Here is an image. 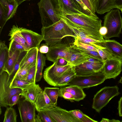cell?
<instances>
[{
    "label": "cell",
    "instance_id": "cell-1",
    "mask_svg": "<svg viewBox=\"0 0 122 122\" xmlns=\"http://www.w3.org/2000/svg\"><path fill=\"white\" fill-rule=\"evenodd\" d=\"M58 16L67 25L74 26L82 31L92 38L100 41L105 39L100 34L102 20L99 18L85 14H59Z\"/></svg>",
    "mask_w": 122,
    "mask_h": 122
},
{
    "label": "cell",
    "instance_id": "cell-2",
    "mask_svg": "<svg viewBox=\"0 0 122 122\" xmlns=\"http://www.w3.org/2000/svg\"><path fill=\"white\" fill-rule=\"evenodd\" d=\"M41 31L43 40L49 46L61 41L67 37L74 38L76 37L72 31L61 19L49 26L42 27Z\"/></svg>",
    "mask_w": 122,
    "mask_h": 122
},
{
    "label": "cell",
    "instance_id": "cell-3",
    "mask_svg": "<svg viewBox=\"0 0 122 122\" xmlns=\"http://www.w3.org/2000/svg\"><path fill=\"white\" fill-rule=\"evenodd\" d=\"M42 27L49 26L60 20L62 13L58 0H40L38 3Z\"/></svg>",
    "mask_w": 122,
    "mask_h": 122
},
{
    "label": "cell",
    "instance_id": "cell-4",
    "mask_svg": "<svg viewBox=\"0 0 122 122\" xmlns=\"http://www.w3.org/2000/svg\"><path fill=\"white\" fill-rule=\"evenodd\" d=\"M104 26L107 29V34L103 36L105 40L114 37H119L122 29V18L119 9H112L104 17Z\"/></svg>",
    "mask_w": 122,
    "mask_h": 122
},
{
    "label": "cell",
    "instance_id": "cell-5",
    "mask_svg": "<svg viewBox=\"0 0 122 122\" xmlns=\"http://www.w3.org/2000/svg\"><path fill=\"white\" fill-rule=\"evenodd\" d=\"M117 86H106L102 88L94 95L92 108L98 113L111 99L120 94Z\"/></svg>",
    "mask_w": 122,
    "mask_h": 122
},
{
    "label": "cell",
    "instance_id": "cell-6",
    "mask_svg": "<svg viewBox=\"0 0 122 122\" xmlns=\"http://www.w3.org/2000/svg\"><path fill=\"white\" fill-rule=\"evenodd\" d=\"M107 79L102 71L86 76L76 75L67 85H75L82 89L96 86L101 84Z\"/></svg>",
    "mask_w": 122,
    "mask_h": 122
},
{
    "label": "cell",
    "instance_id": "cell-7",
    "mask_svg": "<svg viewBox=\"0 0 122 122\" xmlns=\"http://www.w3.org/2000/svg\"><path fill=\"white\" fill-rule=\"evenodd\" d=\"M72 44L63 42L61 41L50 46L49 51L46 55V59L54 63L57 59L62 58L67 62L71 56V49Z\"/></svg>",
    "mask_w": 122,
    "mask_h": 122
},
{
    "label": "cell",
    "instance_id": "cell-8",
    "mask_svg": "<svg viewBox=\"0 0 122 122\" xmlns=\"http://www.w3.org/2000/svg\"><path fill=\"white\" fill-rule=\"evenodd\" d=\"M73 67L70 65H59L57 64L56 61L45 69L43 74L44 78L49 85L57 86V83L61 77Z\"/></svg>",
    "mask_w": 122,
    "mask_h": 122
},
{
    "label": "cell",
    "instance_id": "cell-9",
    "mask_svg": "<svg viewBox=\"0 0 122 122\" xmlns=\"http://www.w3.org/2000/svg\"><path fill=\"white\" fill-rule=\"evenodd\" d=\"M9 74L3 71L0 74V106L6 107L9 106L11 97L14 95L21 93L22 89L11 88L8 83Z\"/></svg>",
    "mask_w": 122,
    "mask_h": 122
},
{
    "label": "cell",
    "instance_id": "cell-10",
    "mask_svg": "<svg viewBox=\"0 0 122 122\" xmlns=\"http://www.w3.org/2000/svg\"><path fill=\"white\" fill-rule=\"evenodd\" d=\"M18 108L22 122H36L34 104L25 98L19 99Z\"/></svg>",
    "mask_w": 122,
    "mask_h": 122
},
{
    "label": "cell",
    "instance_id": "cell-11",
    "mask_svg": "<svg viewBox=\"0 0 122 122\" xmlns=\"http://www.w3.org/2000/svg\"><path fill=\"white\" fill-rule=\"evenodd\" d=\"M41 111L46 112L55 122H80L69 112L57 106Z\"/></svg>",
    "mask_w": 122,
    "mask_h": 122
},
{
    "label": "cell",
    "instance_id": "cell-12",
    "mask_svg": "<svg viewBox=\"0 0 122 122\" xmlns=\"http://www.w3.org/2000/svg\"><path fill=\"white\" fill-rule=\"evenodd\" d=\"M122 60L114 58L104 62L102 71L107 79H115L122 71Z\"/></svg>",
    "mask_w": 122,
    "mask_h": 122
},
{
    "label": "cell",
    "instance_id": "cell-13",
    "mask_svg": "<svg viewBox=\"0 0 122 122\" xmlns=\"http://www.w3.org/2000/svg\"><path fill=\"white\" fill-rule=\"evenodd\" d=\"M103 63L101 62H86L75 66L76 75L88 76L102 71Z\"/></svg>",
    "mask_w": 122,
    "mask_h": 122
},
{
    "label": "cell",
    "instance_id": "cell-14",
    "mask_svg": "<svg viewBox=\"0 0 122 122\" xmlns=\"http://www.w3.org/2000/svg\"><path fill=\"white\" fill-rule=\"evenodd\" d=\"M20 30L25 40L28 51L32 48H39L41 43L43 40L42 35L26 28L20 27Z\"/></svg>",
    "mask_w": 122,
    "mask_h": 122
},
{
    "label": "cell",
    "instance_id": "cell-15",
    "mask_svg": "<svg viewBox=\"0 0 122 122\" xmlns=\"http://www.w3.org/2000/svg\"><path fill=\"white\" fill-rule=\"evenodd\" d=\"M62 14H84L81 7L76 0H58Z\"/></svg>",
    "mask_w": 122,
    "mask_h": 122
},
{
    "label": "cell",
    "instance_id": "cell-16",
    "mask_svg": "<svg viewBox=\"0 0 122 122\" xmlns=\"http://www.w3.org/2000/svg\"><path fill=\"white\" fill-rule=\"evenodd\" d=\"M42 90L39 85L33 83L22 90L20 96L34 104L38 96Z\"/></svg>",
    "mask_w": 122,
    "mask_h": 122
},
{
    "label": "cell",
    "instance_id": "cell-17",
    "mask_svg": "<svg viewBox=\"0 0 122 122\" xmlns=\"http://www.w3.org/2000/svg\"><path fill=\"white\" fill-rule=\"evenodd\" d=\"M102 46L114 57L122 60V45L114 40H104Z\"/></svg>",
    "mask_w": 122,
    "mask_h": 122
},
{
    "label": "cell",
    "instance_id": "cell-18",
    "mask_svg": "<svg viewBox=\"0 0 122 122\" xmlns=\"http://www.w3.org/2000/svg\"><path fill=\"white\" fill-rule=\"evenodd\" d=\"M72 45L71 49V56L66 65L76 66L86 62L88 59L91 57L79 51L73 47Z\"/></svg>",
    "mask_w": 122,
    "mask_h": 122
},
{
    "label": "cell",
    "instance_id": "cell-19",
    "mask_svg": "<svg viewBox=\"0 0 122 122\" xmlns=\"http://www.w3.org/2000/svg\"><path fill=\"white\" fill-rule=\"evenodd\" d=\"M38 51L39 48L36 47L29 50L22 60L18 70L32 66L36 64Z\"/></svg>",
    "mask_w": 122,
    "mask_h": 122
},
{
    "label": "cell",
    "instance_id": "cell-20",
    "mask_svg": "<svg viewBox=\"0 0 122 122\" xmlns=\"http://www.w3.org/2000/svg\"><path fill=\"white\" fill-rule=\"evenodd\" d=\"M18 5L15 0H0V7L7 21L13 17Z\"/></svg>",
    "mask_w": 122,
    "mask_h": 122
},
{
    "label": "cell",
    "instance_id": "cell-21",
    "mask_svg": "<svg viewBox=\"0 0 122 122\" xmlns=\"http://www.w3.org/2000/svg\"><path fill=\"white\" fill-rule=\"evenodd\" d=\"M34 105L37 111L39 112L48 109L52 106H55L42 90L38 96Z\"/></svg>",
    "mask_w": 122,
    "mask_h": 122
},
{
    "label": "cell",
    "instance_id": "cell-22",
    "mask_svg": "<svg viewBox=\"0 0 122 122\" xmlns=\"http://www.w3.org/2000/svg\"><path fill=\"white\" fill-rule=\"evenodd\" d=\"M114 8H117L113 0H96V12L98 14H103Z\"/></svg>",
    "mask_w": 122,
    "mask_h": 122
},
{
    "label": "cell",
    "instance_id": "cell-23",
    "mask_svg": "<svg viewBox=\"0 0 122 122\" xmlns=\"http://www.w3.org/2000/svg\"><path fill=\"white\" fill-rule=\"evenodd\" d=\"M8 36L10 37L9 41L14 40L22 45L27 51H28L25 40L21 32L20 27L17 25H13L9 31Z\"/></svg>",
    "mask_w": 122,
    "mask_h": 122
},
{
    "label": "cell",
    "instance_id": "cell-24",
    "mask_svg": "<svg viewBox=\"0 0 122 122\" xmlns=\"http://www.w3.org/2000/svg\"><path fill=\"white\" fill-rule=\"evenodd\" d=\"M61 88L63 90L70 92L73 96L76 101H79L82 100L86 96L83 89L76 86H69Z\"/></svg>",
    "mask_w": 122,
    "mask_h": 122
},
{
    "label": "cell",
    "instance_id": "cell-25",
    "mask_svg": "<svg viewBox=\"0 0 122 122\" xmlns=\"http://www.w3.org/2000/svg\"><path fill=\"white\" fill-rule=\"evenodd\" d=\"M46 57L38 51L35 81H40L42 77V71L44 67L46 66Z\"/></svg>",
    "mask_w": 122,
    "mask_h": 122
},
{
    "label": "cell",
    "instance_id": "cell-26",
    "mask_svg": "<svg viewBox=\"0 0 122 122\" xmlns=\"http://www.w3.org/2000/svg\"><path fill=\"white\" fill-rule=\"evenodd\" d=\"M9 57V49L5 41L0 43V74L3 71L5 65Z\"/></svg>",
    "mask_w": 122,
    "mask_h": 122
},
{
    "label": "cell",
    "instance_id": "cell-27",
    "mask_svg": "<svg viewBox=\"0 0 122 122\" xmlns=\"http://www.w3.org/2000/svg\"><path fill=\"white\" fill-rule=\"evenodd\" d=\"M21 52L18 51H16L11 56H9L3 68V71H5L9 75H10Z\"/></svg>",
    "mask_w": 122,
    "mask_h": 122
},
{
    "label": "cell",
    "instance_id": "cell-28",
    "mask_svg": "<svg viewBox=\"0 0 122 122\" xmlns=\"http://www.w3.org/2000/svg\"><path fill=\"white\" fill-rule=\"evenodd\" d=\"M76 75L75 66L63 75L60 78L57 84V86H62L67 85V84Z\"/></svg>",
    "mask_w": 122,
    "mask_h": 122
},
{
    "label": "cell",
    "instance_id": "cell-29",
    "mask_svg": "<svg viewBox=\"0 0 122 122\" xmlns=\"http://www.w3.org/2000/svg\"><path fill=\"white\" fill-rule=\"evenodd\" d=\"M60 88L57 87H46L44 88V91L49 98L52 104L57 106V100Z\"/></svg>",
    "mask_w": 122,
    "mask_h": 122
},
{
    "label": "cell",
    "instance_id": "cell-30",
    "mask_svg": "<svg viewBox=\"0 0 122 122\" xmlns=\"http://www.w3.org/2000/svg\"><path fill=\"white\" fill-rule=\"evenodd\" d=\"M27 51H24L21 52L15 63L13 70L10 75H9L8 83L9 86L10 83L18 71L21 61L26 55Z\"/></svg>",
    "mask_w": 122,
    "mask_h": 122
},
{
    "label": "cell",
    "instance_id": "cell-31",
    "mask_svg": "<svg viewBox=\"0 0 122 122\" xmlns=\"http://www.w3.org/2000/svg\"><path fill=\"white\" fill-rule=\"evenodd\" d=\"M70 113L80 122H97L87 115L84 114L79 110H74L69 111Z\"/></svg>",
    "mask_w": 122,
    "mask_h": 122
},
{
    "label": "cell",
    "instance_id": "cell-32",
    "mask_svg": "<svg viewBox=\"0 0 122 122\" xmlns=\"http://www.w3.org/2000/svg\"><path fill=\"white\" fill-rule=\"evenodd\" d=\"M17 116L14 108L11 107H7L4 114L3 122H16Z\"/></svg>",
    "mask_w": 122,
    "mask_h": 122
},
{
    "label": "cell",
    "instance_id": "cell-33",
    "mask_svg": "<svg viewBox=\"0 0 122 122\" xmlns=\"http://www.w3.org/2000/svg\"><path fill=\"white\" fill-rule=\"evenodd\" d=\"M31 84L26 81L15 77L10 83V87L11 88H18L22 90Z\"/></svg>",
    "mask_w": 122,
    "mask_h": 122
},
{
    "label": "cell",
    "instance_id": "cell-34",
    "mask_svg": "<svg viewBox=\"0 0 122 122\" xmlns=\"http://www.w3.org/2000/svg\"><path fill=\"white\" fill-rule=\"evenodd\" d=\"M9 56H11L16 51H27L21 45L13 40L10 41L9 46Z\"/></svg>",
    "mask_w": 122,
    "mask_h": 122
},
{
    "label": "cell",
    "instance_id": "cell-35",
    "mask_svg": "<svg viewBox=\"0 0 122 122\" xmlns=\"http://www.w3.org/2000/svg\"><path fill=\"white\" fill-rule=\"evenodd\" d=\"M36 120V122H55L46 112L43 111L38 112Z\"/></svg>",
    "mask_w": 122,
    "mask_h": 122
},
{
    "label": "cell",
    "instance_id": "cell-36",
    "mask_svg": "<svg viewBox=\"0 0 122 122\" xmlns=\"http://www.w3.org/2000/svg\"><path fill=\"white\" fill-rule=\"evenodd\" d=\"M72 46L79 51L85 54L90 57L102 61V58L97 51H90L84 50L74 45L73 43Z\"/></svg>",
    "mask_w": 122,
    "mask_h": 122
},
{
    "label": "cell",
    "instance_id": "cell-37",
    "mask_svg": "<svg viewBox=\"0 0 122 122\" xmlns=\"http://www.w3.org/2000/svg\"><path fill=\"white\" fill-rule=\"evenodd\" d=\"M74 39V41L73 43L74 45L86 50L97 51L96 48L92 45L80 42L76 38Z\"/></svg>",
    "mask_w": 122,
    "mask_h": 122
},
{
    "label": "cell",
    "instance_id": "cell-38",
    "mask_svg": "<svg viewBox=\"0 0 122 122\" xmlns=\"http://www.w3.org/2000/svg\"><path fill=\"white\" fill-rule=\"evenodd\" d=\"M37 63L30 68L26 81L31 83H35Z\"/></svg>",
    "mask_w": 122,
    "mask_h": 122
},
{
    "label": "cell",
    "instance_id": "cell-39",
    "mask_svg": "<svg viewBox=\"0 0 122 122\" xmlns=\"http://www.w3.org/2000/svg\"><path fill=\"white\" fill-rule=\"evenodd\" d=\"M96 49L101 57L102 61L103 62H104L107 60L116 58L107 51L105 47L102 48H96Z\"/></svg>",
    "mask_w": 122,
    "mask_h": 122
},
{
    "label": "cell",
    "instance_id": "cell-40",
    "mask_svg": "<svg viewBox=\"0 0 122 122\" xmlns=\"http://www.w3.org/2000/svg\"><path fill=\"white\" fill-rule=\"evenodd\" d=\"M82 42L90 45L91 43L95 44L102 46V43L103 41H100L89 37H81L77 36L75 38Z\"/></svg>",
    "mask_w": 122,
    "mask_h": 122
},
{
    "label": "cell",
    "instance_id": "cell-41",
    "mask_svg": "<svg viewBox=\"0 0 122 122\" xmlns=\"http://www.w3.org/2000/svg\"><path fill=\"white\" fill-rule=\"evenodd\" d=\"M32 66L24 68L18 70L15 77H16L20 79L26 81L29 69Z\"/></svg>",
    "mask_w": 122,
    "mask_h": 122
},
{
    "label": "cell",
    "instance_id": "cell-42",
    "mask_svg": "<svg viewBox=\"0 0 122 122\" xmlns=\"http://www.w3.org/2000/svg\"><path fill=\"white\" fill-rule=\"evenodd\" d=\"M59 96L71 101H75L74 97L70 92L63 89L61 87L59 89Z\"/></svg>",
    "mask_w": 122,
    "mask_h": 122
},
{
    "label": "cell",
    "instance_id": "cell-43",
    "mask_svg": "<svg viewBox=\"0 0 122 122\" xmlns=\"http://www.w3.org/2000/svg\"><path fill=\"white\" fill-rule=\"evenodd\" d=\"M81 6L83 13L86 15L98 18L97 15H95L92 13L88 9L81 0H76Z\"/></svg>",
    "mask_w": 122,
    "mask_h": 122
},
{
    "label": "cell",
    "instance_id": "cell-44",
    "mask_svg": "<svg viewBox=\"0 0 122 122\" xmlns=\"http://www.w3.org/2000/svg\"><path fill=\"white\" fill-rule=\"evenodd\" d=\"M20 93H17L13 96L10 100L9 106L12 107L14 105L18 103L19 99Z\"/></svg>",
    "mask_w": 122,
    "mask_h": 122
},
{
    "label": "cell",
    "instance_id": "cell-45",
    "mask_svg": "<svg viewBox=\"0 0 122 122\" xmlns=\"http://www.w3.org/2000/svg\"><path fill=\"white\" fill-rule=\"evenodd\" d=\"M7 21L6 19L4 14L2 8L0 7V34L3 27Z\"/></svg>",
    "mask_w": 122,
    "mask_h": 122
},
{
    "label": "cell",
    "instance_id": "cell-46",
    "mask_svg": "<svg viewBox=\"0 0 122 122\" xmlns=\"http://www.w3.org/2000/svg\"><path fill=\"white\" fill-rule=\"evenodd\" d=\"M49 50V46L46 43L42 44L39 46V51L42 54L47 53Z\"/></svg>",
    "mask_w": 122,
    "mask_h": 122
},
{
    "label": "cell",
    "instance_id": "cell-47",
    "mask_svg": "<svg viewBox=\"0 0 122 122\" xmlns=\"http://www.w3.org/2000/svg\"><path fill=\"white\" fill-rule=\"evenodd\" d=\"M117 109L119 116L122 117V96L118 101Z\"/></svg>",
    "mask_w": 122,
    "mask_h": 122
},
{
    "label": "cell",
    "instance_id": "cell-48",
    "mask_svg": "<svg viewBox=\"0 0 122 122\" xmlns=\"http://www.w3.org/2000/svg\"><path fill=\"white\" fill-rule=\"evenodd\" d=\"M57 65L61 66H64L66 65L67 62L63 58H60L56 61Z\"/></svg>",
    "mask_w": 122,
    "mask_h": 122
},
{
    "label": "cell",
    "instance_id": "cell-49",
    "mask_svg": "<svg viewBox=\"0 0 122 122\" xmlns=\"http://www.w3.org/2000/svg\"><path fill=\"white\" fill-rule=\"evenodd\" d=\"M99 32L100 34L103 36L107 33V29L105 26H103L100 28Z\"/></svg>",
    "mask_w": 122,
    "mask_h": 122
},
{
    "label": "cell",
    "instance_id": "cell-50",
    "mask_svg": "<svg viewBox=\"0 0 122 122\" xmlns=\"http://www.w3.org/2000/svg\"><path fill=\"white\" fill-rule=\"evenodd\" d=\"M113 2L117 8L122 6V0H113Z\"/></svg>",
    "mask_w": 122,
    "mask_h": 122
},
{
    "label": "cell",
    "instance_id": "cell-51",
    "mask_svg": "<svg viewBox=\"0 0 122 122\" xmlns=\"http://www.w3.org/2000/svg\"><path fill=\"white\" fill-rule=\"evenodd\" d=\"M121 121L119 120L114 119L109 120L107 118H102L101 122H120Z\"/></svg>",
    "mask_w": 122,
    "mask_h": 122
},
{
    "label": "cell",
    "instance_id": "cell-52",
    "mask_svg": "<svg viewBox=\"0 0 122 122\" xmlns=\"http://www.w3.org/2000/svg\"><path fill=\"white\" fill-rule=\"evenodd\" d=\"M15 0L17 4L19 5L21 4L22 2L26 0Z\"/></svg>",
    "mask_w": 122,
    "mask_h": 122
},
{
    "label": "cell",
    "instance_id": "cell-53",
    "mask_svg": "<svg viewBox=\"0 0 122 122\" xmlns=\"http://www.w3.org/2000/svg\"><path fill=\"white\" fill-rule=\"evenodd\" d=\"M119 83L122 84V77H121V78L119 81Z\"/></svg>",
    "mask_w": 122,
    "mask_h": 122
},
{
    "label": "cell",
    "instance_id": "cell-54",
    "mask_svg": "<svg viewBox=\"0 0 122 122\" xmlns=\"http://www.w3.org/2000/svg\"><path fill=\"white\" fill-rule=\"evenodd\" d=\"M118 9L121 10L122 13V6L118 8Z\"/></svg>",
    "mask_w": 122,
    "mask_h": 122
},
{
    "label": "cell",
    "instance_id": "cell-55",
    "mask_svg": "<svg viewBox=\"0 0 122 122\" xmlns=\"http://www.w3.org/2000/svg\"></svg>",
    "mask_w": 122,
    "mask_h": 122
}]
</instances>
